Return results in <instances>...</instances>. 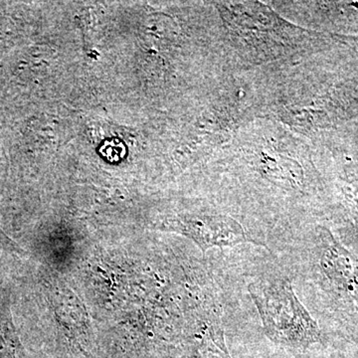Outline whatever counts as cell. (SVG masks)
<instances>
[{"mask_svg":"<svg viewBox=\"0 0 358 358\" xmlns=\"http://www.w3.org/2000/svg\"></svg>","mask_w":358,"mask_h":358,"instance_id":"cell-4","label":"cell"},{"mask_svg":"<svg viewBox=\"0 0 358 358\" xmlns=\"http://www.w3.org/2000/svg\"><path fill=\"white\" fill-rule=\"evenodd\" d=\"M338 204L334 215V233L358 258V178L348 176L338 185Z\"/></svg>","mask_w":358,"mask_h":358,"instance_id":"cell-3","label":"cell"},{"mask_svg":"<svg viewBox=\"0 0 358 358\" xmlns=\"http://www.w3.org/2000/svg\"><path fill=\"white\" fill-rule=\"evenodd\" d=\"M301 247L305 281L324 317L358 345V258L331 230L315 225Z\"/></svg>","mask_w":358,"mask_h":358,"instance_id":"cell-1","label":"cell"},{"mask_svg":"<svg viewBox=\"0 0 358 358\" xmlns=\"http://www.w3.org/2000/svg\"><path fill=\"white\" fill-rule=\"evenodd\" d=\"M248 292L271 341L292 348L322 343L324 334L308 308L296 296L291 275L278 268L259 273Z\"/></svg>","mask_w":358,"mask_h":358,"instance_id":"cell-2","label":"cell"}]
</instances>
